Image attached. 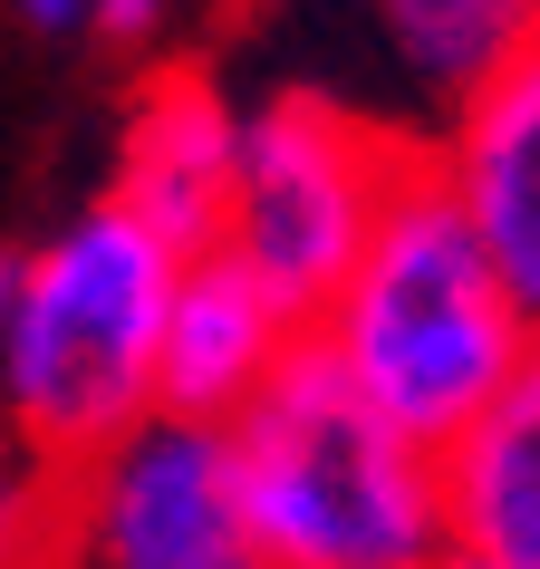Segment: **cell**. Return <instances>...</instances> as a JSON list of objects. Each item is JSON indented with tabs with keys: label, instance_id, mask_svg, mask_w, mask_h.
Wrapping results in <instances>:
<instances>
[{
	"label": "cell",
	"instance_id": "8",
	"mask_svg": "<svg viewBox=\"0 0 540 569\" xmlns=\"http://www.w3.org/2000/svg\"><path fill=\"white\" fill-rule=\"evenodd\" d=\"M232 136H241V107L212 78L174 68V78H154L126 107L117 183L107 193L136 222H154L174 251H212L222 241V212H232Z\"/></svg>",
	"mask_w": 540,
	"mask_h": 569
},
{
	"label": "cell",
	"instance_id": "10",
	"mask_svg": "<svg viewBox=\"0 0 540 569\" xmlns=\"http://www.w3.org/2000/svg\"><path fill=\"white\" fill-rule=\"evenodd\" d=\"M358 10L387 49V68L444 117L540 30V0H358Z\"/></svg>",
	"mask_w": 540,
	"mask_h": 569
},
{
	"label": "cell",
	"instance_id": "5",
	"mask_svg": "<svg viewBox=\"0 0 540 569\" xmlns=\"http://www.w3.org/2000/svg\"><path fill=\"white\" fill-rule=\"evenodd\" d=\"M59 569H261L232 425L146 416L59 473Z\"/></svg>",
	"mask_w": 540,
	"mask_h": 569
},
{
	"label": "cell",
	"instance_id": "15",
	"mask_svg": "<svg viewBox=\"0 0 540 569\" xmlns=\"http://www.w3.org/2000/svg\"><path fill=\"white\" fill-rule=\"evenodd\" d=\"M434 569H502V560H482V550H444Z\"/></svg>",
	"mask_w": 540,
	"mask_h": 569
},
{
	"label": "cell",
	"instance_id": "13",
	"mask_svg": "<svg viewBox=\"0 0 540 569\" xmlns=\"http://www.w3.org/2000/svg\"><path fill=\"white\" fill-rule=\"evenodd\" d=\"M20 30H39V39H78V30H97V0H0Z\"/></svg>",
	"mask_w": 540,
	"mask_h": 569
},
{
	"label": "cell",
	"instance_id": "7",
	"mask_svg": "<svg viewBox=\"0 0 540 569\" xmlns=\"http://www.w3.org/2000/svg\"><path fill=\"white\" fill-rule=\"evenodd\" d=\"M300 348H309V329L270 300L222 241L212 251H183L174 309H164V348H154V416L232 425Z\"/></svg>",
	"mask_w": 540,
	"mask_h": 569
},
{
	"label": "cell",
	"instance_id": "11",
	"mask_svg": "<svg viewBox=\"0 0 540 569\" xmlns=\"http://www.w3.org/2000/svg\"><path fill=\"white\" fill-rule=\"evenodd\" d=\"M0 569H59V463L0 453Z\"/></svg>",
	"mask_w": 540,
	"mask_h": 569
},
{
	"label": "cell",
	"instance_id": "14",
	"mask_svg": "<svg viewBox=\"0 0 540 569\" xmlns=\"http://www.w3.org/2000/svg\"><path fill=\"white\" fill-rule=\"evenodd\" d=\"M10 309H20V251H0V348H10Z\"/></svg>",
	"mask_w": 540,
	"mask_h": 569
},
{
	"label": "cell",
	"instance_id": "2",
	"mask_svg": "<svg viewBox=\"0 0 540 569\" xmlns=\"http://www.w3.org/2000/svg\"><path fill=\"white\" fill-rule=\"evenodd\" d=\"M232 473L261 569H434L453 550L444 453L377 416L319 338L232 416Z\"/></svg>",
	"mask_w": 540,
	"mask_h": 569
},
{
	"label": "cell",
	"instance_id": "12",
	"mask_svg": "<svg viewBox=\"0 0 540 569\" xmlns=\"http://www.w3.org/2000/svg\"><path fill=\"white\" fill-rule=\"evenodd\" d=\"M183 0H97V39H117V49H146L164 20H174Z\"/></svg>",
	"mask_w": 540,
	"mask_h": 569
},
{
	"label": "cell",
	"instance_id": "3",
	"mask_svg": "<svg viewBox=\"0 0 540 569\" xmlns=\"http://www.w3.org/2000/svg\"><path fill=\"white\" fill-rule=\"evenodd\" d=\"M183 251L154 222L97 193L20 251V309L0 348V416L39 463H88L154 416V348L174 309Z\"/></svg>",
	"mask_w": 540,
	"mask_h": 569
},
{
	"label": "cell",
	"instance_id": "1",
	"mask_svg": "<svg viewBox=\"0 0 540 569\" xmlns=\"http://www.w3.org/2000/svg\"><path fill=\"white\" fill-rule=\"evenodd\" d=\"M309 338L387 425H406L416 445L444 453L511 387V367L531 358L540 329L521 319L511 280L492 270V251L444 193V174L416 154V174L387 193L358 270L338 280V300L319 309Z\"/></svg>",
	"mask_w": 540,
	"mask_h": 569
},
{
	"label": "cell",
	"instance_id": "6",
	"mask_svg": "<svg viewBox=\"0 0 540 569\" xmlns=\"http://www.w3.org/2000/svg\"><path fill=\"white\" fill-rule=\"evenodd\" d=\"M424 164L444 174V193L482 232L492 270L511 280L521 319L540 329V30L444 117Z\"/></svg>",
	"mask_w": 540,
	"mask_h": 569
},
{
	"label": "cell",
	"instance_id": "4",
	"mask_svg": "<svg viewBox=\"0 0 540 569\" xmlns=\"http://www.w3.org/2000/svg\"><path fill=\"white\" fill-rule=\"evenodd\" d=\"M416 154L396 126L358 117L319 88H280L241 107L232 136V212H222V251H232L300 329H319V309L338 300V280L358 270L377 212Z\"/></svg>",
	"mask_w": 540,
	"mask_h": 569
},
{
	"label": "cell",
	"instance_id": "9",
	"mask_svg": "<svg viewBox=\"0 0 540 569\" xmlns=\"http://www.w3.org/2000/svg\"><path fill=\"white\" fill-rule=\"evenodd\" d=\"M444 521L453 550L540 569V338L511 367V387L444 445Z\"/></svg>",
	"mask_w": 540,
	"mask_h": 569
}]
</instances>
